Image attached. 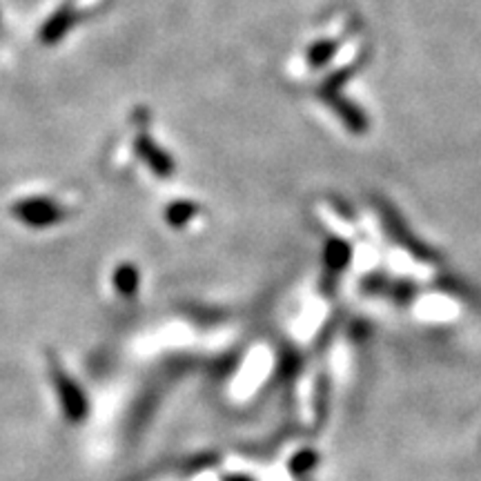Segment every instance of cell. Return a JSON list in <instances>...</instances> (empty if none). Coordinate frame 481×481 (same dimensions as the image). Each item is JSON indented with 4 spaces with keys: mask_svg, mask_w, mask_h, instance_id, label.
<instances>
[{
    "mask_svg": "<svg viewBox=\"0 0 481 481\" xmlns=\"http://www.w3.org/2000/svg\"><path fill=\"white\" fill-rule=\"evenodd\" d=\"M14 214L32 228H45L63 217V210L47 199H27L14 205Z\"/></svg>",
    "mask_w": 481,
    "mask_h": 481,
    "instance_id": "1",
    "label": "cell"
},
{
    "mask_svg": "<svg viewBox=\"0 0 481 481\" xmlns=\"http://www.w3.org/2000/svg\"><path fill=\"white\" fill-rule=\"evenodd\" d=\"M137 152L143 157L145 163H148L149 168L159 174V177H169V174H172V169H174L172 159H169L163 149L157 148V145H154L148 137L137 138Z\"/></svg>",
    "mask_w": 481,
    "mask_h": 481,
    "instance_id": "2",
    "label": "cell"
},
{
    "mask_svg": "<svg viewBox=\"0 0 481 481\" xmlns=\"http://www.w3.org/2000/svg\"><path fill=\"white\" fill-rule=\"evenodd\" d=\"M72 25H74V12H69V9H60V12L54 14V16L43 25V29H40V40H43L45 45L58 43V40L69 32Z\"/></svg>",
    "mask_w": 481,
    "mask_h": 481,
    "instance_id": "3",
    "label": "cell"
},
{
    "mask_svg": "<svg viewBox=\"0 0 481 481\" xmlns=\"http://www.w3.org/2000/svg\"><path fill=\"white\" fill-rule=\"evenodd\" d=\"M114 281H117V288L120 290L123 294H132L134 290H137V283H138V274L137 270L132 268V265H120L117 277H114Z\"/></svg>",
    "mask_w": 481,
    "mask_h": 481,
    "instance_id": "4",
    "label": "cell"
},
{
    "mask_svg": "<svg viewBox=\"0 0 481 481\" xmlns=\"http://www.w3.org/2000/svg\"><path fill=\"white\" fill-rule=\"evenodd\" d=\"M333 54H334L333 43H317L312 49H310V63H312L314 67H319V65L328 63V60L333 58Z\"/></svg>",
    "mask_w": 481,
    "mask_h": 481,
    "instance_id": "5",
    "label": "cell"
},
{
    "mask_svg": "<svg viewBox=\"0 0 481 481\" xmlns=\"http://www.w3.org/2000/svg\"><path fill=\"white\" fill-rule=\"evenodd\" d=\"M192 214H194V208L189 203H174L172 208H169L168 219L172 220L174 225H183L185 220L192 217Z\"/></svg>",
    "mask_w": 481,
    "mask_h": 481,
    "instance_id": "6",
    "label": "cell"
}]
</instances>
